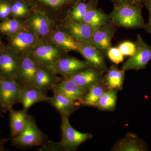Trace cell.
Masks as SVG:
<instances>
[{
  "label": "cell",
  "instance_id": "6da1fadb",
  "mask_svg": "<svg viewBox=\"0 0 151 151\" xmlns=\"http://www.w3.org/2000/svg\"><path fill=\"white\" fill-rule=\"evenodd\" d=\"M143 3H132L114 7L109 16L116 26L129 29L144 28L142 15Z\"/></svg>",
  "mask_w": 151,
  "mask_h": 151
},
{
  "label": "cell",
  "instance_id": "ac0fdd59",
  "mask_svg": "<svg viewBox=\"0 0 151 151\" xmlns=\"http://www.w3.org/2000/svg\"><path fill=\"white\" fill-rule=\"evenodd\" d=\"M27 111L24 108L20 111H16L13 108L9 111L10 139L17 137L24 129L29 116Z\"/></svg>",
  "mask_w": 151,
  "mask_h": 151
},
{
  "label": "cell",
  "instance_id": "4316f807",
  "mask_svg": "<svg viewBox=\"0 0 151 151\" xmlns=\"http://www.w3.org/2000/svg\"><path fill=\"white\" fill-rule=\"evenodd\" d=\"M97 4L89 2L80 1L72 6L70 11V21H82L83 17L87 12L91 9L95 8Z\"/></svg>",
  "mask_w": 151,
  "mask_h": 151
},
{
  "label": "cell",
  "instance_id": "cb8c5ba5",
  "mask_svg": "<svg viewBox=\"0 0 151 151\" xmlns=\"http://www.w3.org/2000/svg\"><path fill=\"white\" fill-rule=\"evenodd\" d=\"M51 40L55 45L66 52L78 51L76 41L66 32L58 31L51 35Z\"/></svg>",
  "mask_w": 151,
  "mask_h": 151
},
{
  "label": "cell",
  "instance_id": "836d02e7",
  "mask_svg": "<svg viewBox=\"0 0 151 151\" xmlns=\"http://www.w3.org/2000/svg\"><path fill=\"white\" fill-rule=\"evenodd\" d=\"M9 138H6L5 137H1V131L0 130V151H7L8 150H6L5 148V145L6 143L9 140Z\"/></svg>",
  "mask_w": 151,
  "mask_h": 151
},
{
  "label": "cell",
  "instance_id": "8fae6325",
  "mask_svg": "<svg viewBox=\"0 0 151 151\" xmlns=\"http://www.w3.org/2000/svg\"><path fill=\"white\" fill-rule=\"evenodd\" d=\"M116 26L111 20L106 24L94 29L93 32L90 42L103 54L107 53L111 47Z\"/></svg>",
  "mask_w": 151,
  "mask_h": 151
},
{
  "label": "cell",
  "instance_id": "8d00e7d4",
  "mask_svg": "<svg viewBox=\"0 0 151 151\" xmlns=\"http://www.w3.org/2000/svg\"><path fill=\"white\" fill-rule=\"evenodd\" d=\"M5 47L4 45L3 44L2 42L0 40V52L2 51L3 50L4 48Z\"/></svg>",
  "mask_w": 151,
  "mask_h": 151
},
{
  "label": "cell",
  "instance_id": "7402d4cb",
  "mask_svg": "<svg viewBox=\"0 0 151 151\" xmlns=\"http://www.w3.org/2000/svg\"><path fill=\"white\" fill-rule=\"evenodd\" d=\"M107 71L104 80L108 89L122 90L124 85L125 71L113 65Z\"/></svg>",
  "mask_w": 151,
  "mask_h": 151
},
{
  "label": "cell",
  "instance_id": "9a60e30c",
  "mask_svg": "<svg viewBox=\"0 0 151 151\" xmlns=\"http://www.w3.org/2000/svg\"><path fill=\"white\" fill-rule=\"evenodd\" d=\"M103 72L91 67L67 76L84 89L88 90L94 84L104 81Z\"/></svg>",
  "mask_w": 151,
  "mask_h": 151
},
{
  "label": "cell",
  "instance_id": "83f0119b",
  "mask_svg": "<svg viewBox=\"0 0 151 151\" xmlns=\"http://www.w3.org/2000/svg\"><path fill=\"white\" fill-rule=\"evenodd\" d=\"M21 22L16 19H6L0 22V32L9 36L22 29Z\"/></svg>",
  "mask_w": 151,
  "mask_h": 151
},
{
  "label": "cell",
  "instance_id": "d6986e66",
  "mask_svg": "<svg viewBox=\"0 0 151 151\" xmlns=\"http://www.w3.org/2000/svg\"><path fill=\"white\" fill-rule=\"evenodd\" d=\"M50 97L35 86L22 88L20 102L24 109L27 110L36 103L48 102Z\"/></svg>",
  "mask_w": 151,
  "mask_h": 151
},
{
  "label": "cell",
  "instance_id": "44dd1931",
  "mask_svg": "<svg viewBox=\"0 0 151 151\" xmlns=\"http://www.w3.org/2000/svg\"><path fill=\"white\" fill-rule=\"evenodd\" d=\"M31 30L40 37L46 36L50 32V21L44 15L39 13L33 14L29 21Z\"/></svg>",
  "mask_w": 151,
  "mask_h": 151
},
{
  "label": "cell",
  "instance_id": "74e56055",
  "mask_svg": "<svg viewBox=\"0 0 151 151\" xmlns=\"http://www.w3.org/2000/svg\"><path fill=\"white\" fill-rule=\"evenodd\" d=\"M144 0H134V2L135 3H143Z\"/></svg>",
  "mask_w": 151,
  "mask_h": 151
},
{
  "label": "cell",
  "instance_id": "7a4b0ae2",
  "mask_svg": "<svg viewBox=\"0 0 151 151\" xmlns=\"http://www.w3.org/2000/svg\"><path fill=\"white\" fill-rule=\"evenodd\" d=\"M11 140L12 146L18 148L27 149L41 147L48 140L47 136L38 127L35 119L29 116L21 133Z\"/></svg>",
  "mask_w": 151,
  "mask_h": 151
},
{
  "label": "cell",
  "instance_id": "52a82bcc",
  "mask_svg": "<svg viewBox=\"0 0 151 151\" xmlns=\"http://www.w3.org/2000/svg\"><path fill=\"white\" fill-rule=\"evenodd\" d=\"M22 88L14 79L0 77V106L3 113H6L20 102Z\"/></svg>",
  "mask_w": 151,
  "mask_h": 151
},
{
  "label": "cell",
  "instance_id": "d590c367",
  "mask_svg": "<svg viewBox=\"0 0 151 151\" xmlns=\"http://www.w3.org/2000/svg\"><path fill=\"white\" fill-rule=\"evenodd\" d=\"M143 4L148 10L151 9V0H144Z\"/></svg>",
  "mask_w": 151,
  "mask_h": 151
},
{
  "label": "cell",
  "instance_id": "5bb4252c",
  "mask_svg": "<svg viewBox=\"0 0 151 151\" xmlns=\"http://www.w3.org/2000/svg\"><path fill=\"white\" fill-rule=\"evenodd\" d=\"M61 77L52 68L39 66L35 81L34 86L47 94L61 80Z\"/></svg>",
  "mask_w": 151,
  "mask_h": 151
},
{
  "label": "cell",
  "instance_id": "ba28073f",
  "mask_svg": "<svg viewBox=\"0 0 151 151\" xmlns=\"http://www.w3.org/2000/svg\"><path fill=\"white\" fill-rule=\"evenodd\" d=\"M22 58L9 47H5L0 52V77L14 79Z\"/></svg>",
  "mask_w": 151,
  "mask_h": 151
},
{
  "label": "cell",
  "instance_id": "f546056e",
  "mask_svg": "<svg viewBox=\"0 0 151 151\" xmlns=\"http://www.w3.org/2000/svg\"><path fill=\"white\" fill-rule=\"evenodd\" d=\"M107 55L111 61L116 64L123 62L124 55L118 47H110L107 52Z\"/></svg>",
  "mask_w": 151,
  "mask_h": 151
},
{
  "label": "cell",
  "instance_id": "30bf717a",
  "mask_svg": "<svg viewBox=\"0 0 151 151\" xmlns=\"http://www.w3.org/2000/svg\"><path fill=\"white\" fill-rule=\"evenodd\" d=\"M79 52L92 67L105 72L107 71V66L103 53L90 42L76 40Z\"/></svg>",
  "mask_w": 151,
  "mask_h": 151
},
{
  "label": "cell",
  "instance_id": "ab89813d",
  "mask_svg": "<svg viewBox=\"0 0 151 151\" xmlns=\"http://www.w3.org/2000/svg\"><path fill=\"white\" fill-rule=\"evenodd\" d=\"M1 1V0H0V1Z\"/></svg>",
  "mask_w": 151,
  "mask_h": 151
},
{
  "label": "cell",
  "instance_id": "5b68a950",
  "mask_svg": "<svg viewBox=\"0 0 151 151\" xmlns=\"http://www.w3.org/2000/svg\"><path fill=\"white\" fill-rule=\"evenodd\" d=\"M134 43V52L122 65V69L124 71L145 69L151 59V46L145 42L139 34L137 35Z\"/></svg>",
  "mask_w": 151,
  "mask_h": 151
},
{
  "label": "cell",
  "instance_id": "484cf974",
  "mask_svg": "<svg viewBox=\"0 0 151 151\" xmlns=\"http://www.w3.org/2000/svg\"><path fill=\"white\" fill-rule=\"evenodd\" d=\"M118 90L108 89L102 95L94 107L102 111H113L116 108Z\"/></svg>",
  "mask_w": 151,
  "mask_h": 151
},
{
  "label": "cell",
  "instance_id": "603a6c76",
  "mask_svg": "<svg viewBox=\"0 0 151 151\" xmlns=\"http://www.w3.org/2000/svg\"><path fill=\"white\" fill-rule=\"evenodd\" d=\"M111 20L109 16L102 10L95 8L89 10L86 12L82 21L95 29L106 24Z\"/></svg>",
  "mask_w": 151,
  "mask_h": 151
},
{
  "label": "cell",
  "instance_id": "1f68e13d",
  "mask_svg": "<svg viewBox=\"0 0 151 151\" xmlns=\"http://www.w3.org/2000/svg\"><path fill=\"white\" fill-rule=\"evenodd\" d=\"M11 13V3L5 0H1L0 1V19L3 20L6 19Z\"/></svg>",
  "mask_w": 151,
  "mask_h": 151
},
{
  "label": "cell",
  "instance_id": "4fadbf2b",
  "mask_svg": "<svg viewBox=\"0 0 151 151\" xmlns=\"http://www.w3.org/2000/svg\"><path fill=\"white\" fill-rule=\"evenodd\" d=\"M52 90L54 93L62 94L81 103L87 91L68 77H63L62 79L61 78Z\"/></svg>",
  "mask_w": 151,
  "mask_h": 151
},
{
  "label": "cell",
  "instance_id": "f1b7e54d",
  "mask_svg": "<svg viewBox=\"0 0 151 151\" xmlns=\"http://www.w3.org/2000/svg\"><path fill=\"white\" fill-rule=\"evenodd\" d=\"M33 1L47 6L58 9L66 6H73L76 4L80 1L89 2L98 4V2L100 0H29V1Z\"/></svg>",
  "mask_w": 151,
  "mask_h": 151
},
{
  "label": "cell",
  "instance_id": "d6a6232c",
  "mask_svg": "<svg viewBox=\"0 0 151 151\" xmlns=\"http://www.w3.org/2000/svg\"><path fill=\"white\" fill-rule=\"evenodd\" d=\"M113 3L114 7L119 6L123 5L132 4L134 2V0H111Z\"/></svg>",
  "mask_w": 151,
  "mask_h": 151
},
{
  "label": "cell",
  "instance_id": "d4e9b609",
  "mask_svg": "<svg viewBox=\"0 0 151 151\" xmlns=\"http://www.w3.org/2000/svg\"><path fill=\"white\" fill-rule=\"evenodd\" d=\"M108 89L104 80L96 83L87 90L81 105L94 107L102 95Z\"/></svg>",
  "mask_w": 151,
  "mask_h": 151
},
{
  "label": "cell",
  "instance_id": "2e32d148",
  "mask_svg": "<svg viewBox=\"0 0 151 151\" xmlns=\"http://www.w3.org/2000/svg\"><path fill=\"white\" fill-rule=\"evenodd\" d=\"M47 102L52 105L61 116L68 117L82 105L80 102L58 93H54L52 97H50Z\"/></svg>",
  "mask_w": 151,
  "mask_h": 151
},
{
  "label": "cell",
  "instance_id": "4dcf8cb0",
  "mask_svg": "<svg viewBox=\"0 0 151 151\" xmlns=\"http://www.w3.org/2000/svg\"><path fill=\"white\" fill-rule=\"evenodd\" d=\"M118 47L124 56H131L134 52L136 45L134 42L126 41L120 43Z\"/></svg>",
  "mask_w": 151,
  "mask_h": 151
},
{
  "label": "cell",
  "instance_id": "3957f363",
  "mask_svg": "<svg viewBox=\"0 0 151 151\" xmlns=\"http://www.w3.org/2000/svg\"><path fill=\"white\" fill-rule=\"evenodd\" d=\"M61 116L62 138L56 142L60 151H76L82 143L93 137L92 134L81 133L74 129L69 122V117Z\"/></svg>",
  "mask_w": 151,
  "mask_h": 151
},
{
  "label": "cell",
  "instance_id": "e575fe53",
  "mask_svg": "<svg viewBox=\"0 0 151 151\" xmlns=\"http://www.w3.org/2000/svg\"><path fill=\"white\" fill-rule=\"evenodd\" d=\"M149 19L148 21L145 25L144 29L146 30L149 33L151 34V9L149 10Z\"/></svg>",
  "mask_w": 151,
  "mask_h": 151
},
{
  "label": "cell",
  "instance_id": "8992f818",
  "mask_svg": "<svg viewBox=\"0 0 151 151\" xmlns=\"http://www.w3.org/2000/svg\"><path fill=\"white\" fill-rule=\"evenodd\" d=\"M42 42L32 31L22 29L9 36V47L18 54L24 56L29 54L36 47Z\"/></svg>",
  "mask_w": 151,
  "mask_h": 151
},
{
  "label": "cell",
  "instance_id": "277c9868",
  "mask_svg": "<svg viewBox=\"0 0 151 151\" xmlns=\"http://www.w3.org/2000/svg\"><path fill=\"white\" fill-rule=\"evenodd\" d=\"M65 52L56 45L42 42L29 54L40 66L52 69L60 58L66 55Z\"/></svg>",
  "mask_w": 151,
  "mask_h": 151
},
{
  "label": "cell",
  "instance_id": "7c38bea8",
  "mask_svg": "<svg viewBox=\"0 0 151 151\" xmlns=\"http://www.w3.org/2000/svg\"><path fill=\"white\" fill-rule=\"evenodd\" d=\"M92 67L86 61L72 56L63 57L55 64L53 69L57 74L67 77L78 71Z\"/></svg>",
  "mask_w": 151,
  "mask_h": 151
},
{
  "label": "cell",
  "instance_id": "e0dca14e",
  "mask_svg": "<svg viewBox=\"0 0 151 151\" xmlns=\"http://www.w3.org/2000/svg\"><path fill=\"white\" fill-rule=\"evenodd\" d=\"M112 151H148V146L135 133H127L121 139L118 140L111 150Z\"/></svg>",
  "mask_w": 151,
  "mask_h": 151
},
{
  "label": "cell",
  "instance_id": "9c48e42d",
  "mask_svg": "<svg viewBox=\"0 0 151 151\" xmlns=\"http://www.w3.org/2000/svg\"><path fill=\"white\" fill-rule=\"evenodd\" d=\"M39 66L29 54L24 55L20 67L14 80L21 88L34 86L36 75Z\"/></svg>",
  "mask_w": 151,
  "mask_h": 151
},
{
  "label": "cell",
  "instance_id": "f35d334b",
  "mask_svg": "<svg viewBox=\"0 0 151 151\" xmlns=\"http://www.w3.org/2000/svg\"><path fill=\"white\" fill-rule=\"evenodd\" d=\"M2 113L3 112L1 111V106H0V117H2V118L4 117Z\"/></svg>",
  "mask_w": 151,
  "mask_h": 151
},
{
  "label": "cell",
  "instance_id": "ffe728a7",
  "mask_svg": "<svg viewBox=\"0 0 151 151\" xmlns=\"http://www.w3.org/2000/svg\"><path fill=\"white\" fill-rule=\"evenodd\" d=\"M66 33L75 40L90 42L94 29L84 22L70 21L65 26Z\"/></svg>",
  "mask_w": 151,
  "mask_h": 151
}]
</instances>
